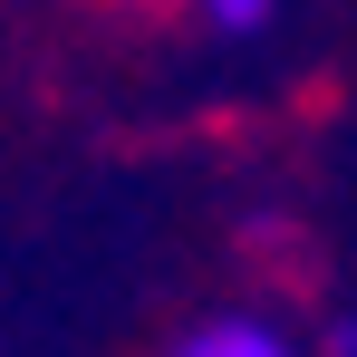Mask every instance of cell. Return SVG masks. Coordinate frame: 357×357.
<instances>
[{
	"instance_id": "1",
	"label": "cell",
	"mask_w": 357,
	"mask_h": 357,
	"mask_svg": "<svg viewBox=\"0 0 357 357\" xmlns=\"http://www.w3.org/2000/svg\"><path fill=\"white\" fill-rule=\"evenodd\" d=\"M183 357H290L280 328H261V319H213V328H193Z\"/></svg>"
},
{
	"instance_id": "2",
	"label": "cell",
	"mask_w": 357,
	"mask_h": 357,
	"mask_svg": "<svg viewBox=\"0 0 357 357\" xmlns=\"http://www.w3.org/2000/svg\"><path fill=\"white\" fill-rule=\"evenodd\" d=\"M261 10H271V0H213V20H222V29H251Z\"/></svg>"
},
{
	"instance_id": "3",
	"label": "cell",
	"mask_w": 357,
	"mask_h": 357,
	"mask_svg": "<svg viewBox=\"0 0 357 357\" xmlns=\"http://www.w3.org/2000/svg\"><path fill=\"white\" fill-rule=\"evenodd\" d=\"M338 357H357V328H338Z\"/></svg>"
}]
</instances>
